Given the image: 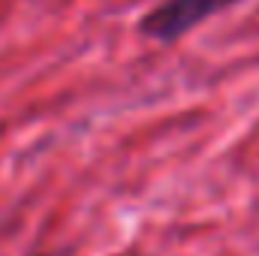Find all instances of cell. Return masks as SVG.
Listing matches in <instances>:
<instances>
[{"mask_svg": "<svg viewBox=\"0 0 259 256\" xmlns=\"http://www.w3.org/2000/svg\"><path fill=\"white\" fill-rule=\"evenodd\" d=\"M39 256H52V253H39Z\"/></svg>", "mask_w": 259, "mask_h": 256, "instance_id": "7a4b0ae2", "label": "cell"}, {"mask_svg": "<svg viewBox=\"0 0 259 256\" xmlns=\"http://www.w3.org/2000/svg\"><path fill=\"white\" fill-rule=\"evenodd\" d=\"M232 3L238 0H163L139 21V30L151 39L172 42Z\"/></svg>", "mask_w": 259, "mask_h": 256, "instance_id": "6da1fadb", "label": "cell"}]
</instances>
